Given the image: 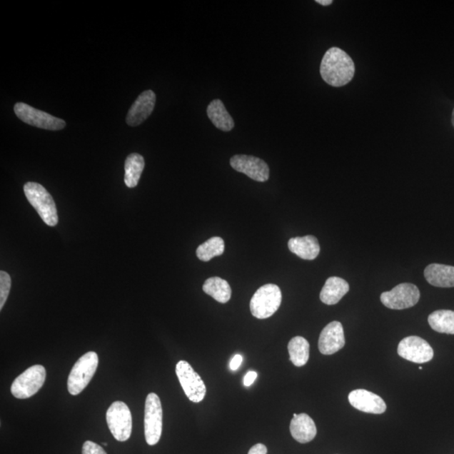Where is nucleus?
Returning a JSON list of instances; mask_svg holds the SVG:
<instances>
[{
  "label": "nucleus",
  "instance_id": "nucleus-28",
  "mask_svg": "<svg viewBox=\"0 0 454 454\" xmlns=\"http://www.w3.org/2000/svg\"><path fill=\"white\" fill-rule=\"evenodd\" d=\"M267 447L262 443H258L256 445L251 448L248 454H267Z\"/></svg>",
  "mask_w": 454,
  "mask_h": 454
},
{
  "label": "nucleus",
  "instance_id": "nucleus-7",
  "mask_svg": "<svg viewBox=\"0 0 454 454\" xmlns=\"http://www.w3.org/2000/svg\"><path fill=\"white\" fill-rule=\"evenodd\" d=\"M46 373L42 365H33L19 375L11 385V393L17 399H28L44 386Z\"/></svg>",
  "mask_w": 454,
  "mask_h": 454
},
{
  "label": "nucleus",
  "instance_id": "nucleus-9",
  "mask_svg": "<svg viewBox=\"0 0 454 454\" xmlns=\"http://www.w3.org/2000/svg\"><path fill=\"white\" fill-rule=\"evenodd\" d=\"M176 375L184 393L192 402L200 403L205 399L206 386L198 373L186 361H179L176 365Z\"/></svg>",
  "mask_w": 454,
  "mask_h": 454
},
{
  "label": "nucleus",
  "instance_id": "nucleus-23",
  "mask_svg": "<svg viewBox=\"0 0 454 454\" xmlns=\"http://www.w3.org/2000/svg\"><path fill=\"white\" fill-rule=\"evenodd\" d=\"M290 360L296 367L306 365L310 358V344L302 337L292 338L288 345Z\"/></svg>",
  "mask_w": 454,
  "mask_h": 454
},
{
  "label": "nucleus",
  "instance_id": "nucleus-21",
  "mask_svg": "<svg viewBox=\"0 0 454 454\" xmlns=\"http://www.w3.org/2000/svg\"><path fill=\"white\" fill-rule=\"evenodd\" d=\"M203 291L222 304L228 302L231 297V288L228 282L219 277L208 278L203 286Z\"/></svg>",
  "mask_w": 454,
  "mask_h": 454
},
{
  "label": "nucleus",
  "instance_id": "nucleus-32",
  "mask_svg": "<svg viewBox=\"0 0 454 454\" xmlns=\"http://www.w3.org/2000/svg\"><path fill=\"white\" fill-rule=\"evenodd\" d=\"M452 124H453V126L454 127V109H453V113H452Z\"/></svg>",
  "mask_w": 454,
  "mask_h": 454
},
{
  "label": "nucleus",
  "instance_id": "nucleus-10",
  "mask_svg": "<svg viewBox=\"0 0 454 454\" xmlns=\"http://www.w3.org/2000/svg\"><path fill=\"white\" fill-rule=\"evenodd\" d=\"M420 291L413 283H403L395 286L393 290L382 293L383 305L391 310H404L418 304Z\"/></svg>",
  "mask_w": 454,
  "mask_h": 454
},
{
  "label": "nucleus",
  "instance_id": "nucleus-4",
  "mask_svg": "<svg viewBox=\"0 0 454 454\" xmlns=\"http://www.w3.org/2000/svg\"><path fill=\"white\" fill-rule=\"evenodd\" d=\"M99 365L96 352L85 353L75 363L68 380V390L71 395H78L91 381Z\"/></svg>",
  "mask_w": 454,
  "mask_h": 454
},
{
  "label": "nucleus",
  "instance_id": "nucleus-18",
  "mask_svg": "<svg viewBox=\"0 0 454 454\" xmlns=\"http://www.w3.org/2000/svg\"><path fill=\"white\" fill-rule=\"evenodd\" d=\"M425 280L435 287H454V267L448 265L433 263L424 271Z\"/></svg>",
  "mask_w": 454,
  "mask_h": 454
},
{
  "label": "nucleus",
  "instance_id": "nucleus-33",
  "mask_svg": "<svg viewBox=\"0 0 454 454\" xmlns=\"http://www.w3.org/2000/svg\"><path fill=\"white\" fill-rule=\"evenodd\" d=\"M104 445H105L106 447L108 446V444L106 443H104Z\"/></svg>",
  "mask_w": 454,
  "mask_h": 454
},
{
  "label": "nucleus",
  "instance_id": "nucleus-25",
  "mask_svg": "<svg viewBox=\"0 0 454 454\" xmlns=\"http://www.w3.org/2000/svg\"><path fill=\"white\" fill-rule=\"evenodd\" d=\"M225 251L224 240L219 236H214L198 246L196 255L203 262H209L213 258L221 256Z\"/></svg>",
  "mask_w": 454,
  "mask_h": 454
},
{
  "label": "nucleus",
  "instance_id": "nucleus-2",
  "mask_svg": "<svg viewBox=\"0 0 454 454\" xmlns=\"http://www.w3.org/2000/svg\"><path fill=\"white\" fill-rule=\"evenodd\" d=\"M24 192L28 201L47 226L58 225V211L54 198L44 186L35 182H28L24 186Z\"/></svg>",
  "mask_w": 454,
  "mask_h": 454
},
{
  "label": "nucleus",
  "instance_id": "nucleus-8",
  "mask_svg": "<svg viewBox=\"0 0 454 454\" xmlns=\"http://www.w3.org/2000/svg\"><path fill=\"white\" fill-rule=\"evenodd\" d=\"M14 111L19 119L38 128L59 131L65 128L66 126L64 121L51 116L49 113L37 110L25 103L16 104Z\"/></svg>",
  "mask_w": 454,
  "mask_h": 454
},
{
  "label": "nucleus",
  "instance_id": "nucleus-30",
  "mask_svg": "<svg viewBox=\"0 0 454 454\" xmlns=\"http://www.w3.org/2000/svg\"><path fill=\"white\" fill-rule=\"evenodd\" d=\"M243 363V357L239 355H236L230 363V368L231 370H236L241 366V364Z\"/></svg>",
  "mask_w": 454,
  "mask_h": 454
},
{
  "label": "nucleus",
  "instance_id": "nucleus-1",
  "mask_svg": "<svg viewBox=\"0 0 454 454\" xmlns=\"http://www.w3.org/2000/svg\"><path fill=\"white\" fill-rule=\"evenodd\" d=\"M320 73L321 78L331 86L342 87L352 81L355 74V65L346 51L332 47L326 51Z\"/></svg>",
  "mask_w": 454,
  "mask_h": 454
},
{
  "label": "nucleus",
  "instance_id": "nucleus-6",
  "mask_svg": "<svg viewBox=\"0 0 454 454\" xmlns=\"http://www.w3.org/2000/svg\"><path fill=\"white\" fill-rule=\"evenodd\" d=\"M106 422L109 429L117 441L125 442L130 438L132 416L128 406L124 402H113L107 410Z\"/></svg>",
  "mask_w": 454,
  "mask_h": 454
},
{
  "label": "nucleus",
  "instance_id": "nucleus-14",
  "mask_svg": "<svg viewBox=\"0 0 454 454\" xmlns=\"http://www.w3.org/2000/svg\"><path fill=\"white\" fill-rule=\"evenodd\" d=\"M349 403L354 408L370 414L385 413L386 404L380 396L366 390H355L348 395Z\"/></svg>",
  "mask_w": 454,
  "mask_h": 454
},
{
  "label": "nucleus",
  "instance_id": "nucleus-17",
  "mask_svg": "<svg viewBox=\"0 0 454 454\" xmlns=\"http://www.w3.org/2000/svg\"><path fill=\"white\" fill-rule=\"evenodd\" d=\"M288 247L291 253L305 260L316 259L321 251L318 238L311 235L290 239Z\"/></svg>",
  "mask_w": 454,
  "mask_h": 454
},
{
  "label": "nucleus",
  "instance_id": "nucleus-15",
  "mask_svg": "<svg viewBox=\"0 0 454 454\" xmlns=\"http://www.w3.org/2000/svg\"><path fill=\"white\" fill-rule=\"evenodd\" d=\"M155 104L156 94L153 91L141 93L127 113V124L130 126L141 125L151 115L154 110Z\"/></svg>",
  "mask_w": 454,
  "mask_h": 454
},
{
  "label": "nucleus",
  "instance_id": "nucleus-19",
  "mask_svg": "<svg viewBox=\"0 0 454 454\" xmlns=\"http://www.w3.org/2000/svg\"><path fill=\"white\" fill-rule=\"evenodd\" d=\"M349 288L348 283L343 278L331 277L326 280L325 286L321 291L320 299L326 305L338 304L349 291Z\"/></svg>",
  "mask_w": 454,
  "mask_h": 454
},
{
  "label": "nucleus",
  "instance_id": "nucleus-13",
  "mask_svg": "<svg viewBox=\"0 0 454 454\" xmlns=\"http://www.w3.org/2000/svg\"><path fill=\"white\" fill-rule=\"evenodd\" d=\"M345 346L343 325L339 321L329 323L321 333L318 347L323 355H332Z\"/></svg>",
  "mask_w": 454,
  "mask_h": 454
},
{
  "label": "nucleus",
  "instance_id": "nucleus-12",
  "mask_svg": "<svg viewBox=\"0 0 454 454\" xmlns=\"http://www.w3.org/2000/svg\"><path fill=\"white\" fill-rule=\"evenodd\" d=\"M231 168L243 173L258 182H266L269 178V168L263 160L253 156L235 155L230 161Z\"/></svg>",
  "mask_w": 454,
  "mask_h": 454
},
{
  "label": "nucleus",
  "instance_id": "nucleus-22",
  "mask_svg": "<svg viewBox=\"0 0 454 454\" xmlns=\"http://www.w3.org/2000/svg\"><path fill=\"white\" fill-rule=\"evenodd\" d=\"M144 168L143 156L131 153L127 157L125 163V183L127 187L135 188L138 184Z\"/></svg>",
  "mask_w": 454,
  "mask_h": 454
},
{
  "label": "nucleus",
  "instance_id": "nucleus-31",
  "mask_svg": "<svg viewBox=\"0 0 454 454\" xmlns=\"http://www.w3.org/2000/svg\"><path fill=\"white\" fill-rule=\"evenodd\" d=\"M316 2L321 4V6H328L333 4V0H316Z\"/></svg>",
  "mask_w": 454,
  "mask_h": 454
},
{
  "label": "nucleus",
  "instance_id": "nucleus-24",
  "mask_svg": "<svg viewBox=\"0 0 454 454\" xmlns=\"http://www.w3.org/2000/svg\"><path fill=\"white\" fill-rule=\"evenodd\" d=\"M430 326L439 333L454 335V311L439 310L428 316Z\"/></svg>",
  "mask_w": 454,
  "mask_h": 454
},
{
  "label": "nucleus",
  "instance_id": "nucleus-26",
  "mask_svg": "<svg viewBox=\"0 0 454 454\" xmlns=\"http://www.w3.org/2000/svg\"><path fill=\"white\" fill-rule=\"evenodd\" d=\"M11 288V278L4 271L0 272V310L3 309Z\"/></svg>",
  "mask_w": 454,
  "mask_h": 454
},
{
  "label": "nucleus",
  "instance_id": "nucleus-20",
  "mask_svg": "<svg viewBox=\"0 0 454 454\" xmlns=\"http://www.w3.org/2000/svg\"><path fill=\"white\" fill-rule=\"evenodd\" d=\"M207 115L216 128L223 131H230L234 128L233 117L221 99H214L207 107Z\"/></svg>",
  "mask_w": 454,
  "mask_h": 454
},
{
  "label": "nucleus",
  "instance_id": "nucleus-27",
  "mask_svg": "<svg viewBox=\"0 0 454 454\" xmlns=\"http://www.w3.org/2000/svg\"><path fill=\"white\" fill-rule=\"evenodd\" d=\"M83 454H107L101 446L91 441H86L83 445Z\"/></svg>",
  "mask_w": 454,
  "mask_h": 454
},
{
  "label": "nucleus",
  "instance_id": "nucleus-11",
  "mask_svg": "<svg viewBox=\"0 0 454 454\" xmlns=\"http://www.w3.org/2000/svg\"><path fill=\"white\" fill-rule=\"evenodd\" d=\"M398 354L401 358L415 363L431 361L434 353L427 340L416 336H410L400 340Z\"/></svg>",
  "mask_w": 454,
  "mask_h": 454
},
{
  "label": "nucleus",
  "instance_id": "nucleus-29",
  "mask_svg": "<svg viewBox=\"0 0 454 454\" xmlns=\"http://www.w3.org/2000/svg\"><path fill=\"white\" fill-rule=\"evenodd\" d=\"M257 376L258 373L256 372L249 371L244 377V385L247 387L252 385Z\"/></svg>",
  "mask_w": 454,
  "mask_h": 454
},
{
  "label": "nucleus",
  "instance_id": "nucleus-3",
  "mask_svg": "<svg viewBox=\"0 0 454 454\" xmlns=\"http://www.w3.org/2000/svg\"><path fill=\"white\" fill-rule=\"evenodd\" d=\"M282 294L280 287L273 283H268L253 295L250 302V310L254 318L267 319L280 308Z\"/></svg>",
  "mask_w": 454,
  "mask_h": 454
},
{
  "label": "nucleus",
  "instance_id": "nucleus-5",
  "mask_svg": "<svg viewBox=\"0 0 454 454\" xmlns=\"http://www.w3.org/2000/svg\"><path fill=\"white\" fill-rule=\"evenodd\" d=\"M145 438L150 446L159 442L163 432V408L157 394L146 397L144 416Z\"/></svg>",
  "mask_w": 454,
  "mask_h": 454
},
{
  "label": "nucleus",
  "instance_id": "nucleus-16",
  "mask_svg": "<svg viewBox=\"0 0 454 454\" xmlns=\"http://www.w3.org/2000/svg\"><path fill=\"white\" fill-rule=\"evenodd\" d=\"M290 430L292 437L300 443L311 442L318 433L314 420L305 413L294 414V418L291 420Z\"/></svg>",
  "mask_w": 454,
  "mask_h": 454
}]
</instances>
